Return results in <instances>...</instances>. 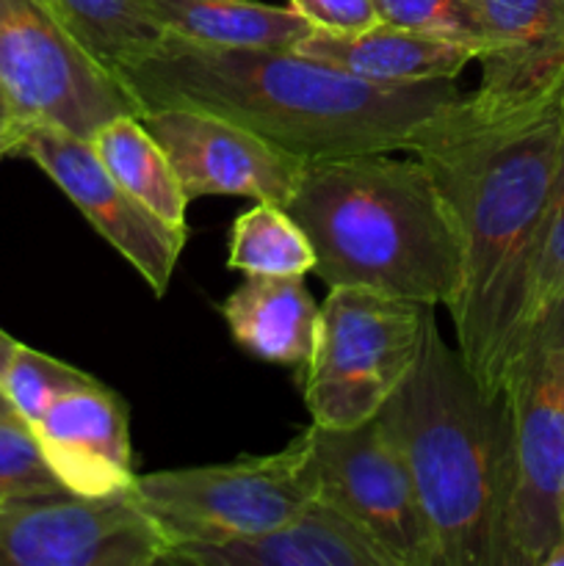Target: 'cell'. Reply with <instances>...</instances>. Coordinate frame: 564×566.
Segmentation results:
<instances>
[{
    "mask_svg": "<svg viewBox=\"0 0 564 566\" xmlns=\"http://www.w3.org/2000/svg\"><path fill=\"white\" fill-rule=\"evenodd\" d=\"M186 566H393L390 556L330 503L313 501L263 534L166 553Z\"/></svg>",
    "mask_w": 564,
    "mask_h": 566,
    "instance_id": "cell-14",
    "label": "cell"
},
{
    "mask_svg": "<svg viewBox=\"0 0 564 566\" xmlns=\"http://www.w3.org/2000/svg\"><path fill=\"white\" fill-rule=\"evenodd\" d=\"M285 210L330 287L359 285L429 307H451L462 243L446 197L418 158L343 155L304 164Z\"/></svg>",
    "mask_w": 564,
    "mask_h": 566,
    "instance_id": "cell-4",
    "label": "cell"
},
{
    "mask_svg": "<svg viewBox=\"0 0 564 566\" xmlns=\"http://www.w3.org/2000/svg\"><path fill=\"white\" fill-rule=\"evenodd\" d=\"M17 144H20V138H14V136H0V158H6V155H14Z\"/></svg>",
    "mask_w": 564,
    "mask_h": 566,
    "instance_id": "cell-30",
    "label": "cell"
},
{
    "mask_svg": "<svg viewBox=\"0 0 564 566\" xmlns=\"http://www.w3.org/2000/svg\"><path fill=\"white\" fill-rule=\"evenodd\" d=\"M92 376L83 374V370L72 368V365L61 363L55 357H48V354L36 352L25 343H17L14 357H11L9 368L0 379V390L6 392L14 412L25 423L36 426L42 415L61 396L77 390V387L92 385Z\"/></svg>",
    "mask_w": 564,
    "mask_h": 566,
    "instance_id": "cell-22",
    "label": "cell"
},
{
    "mask_svg": "<svg viewBox=\"0 0 564 566\" xmlns=\"http://www.w3.org/2000/svg\"><path fill=\"white\" fill-rule=\"evenodd\" d=\"M501 392L514 459L506 566H542L564 539V296L525 326Z\"/></svg>",
    "mask_w": 564,
    "mask_h": 566,
    "instance_id": "cell-5",
    "label": "cell"
},
{
    "mask_svg": "<svg viewBox=\"0 0 564 566\" xmlns=\"http://www.w3.org/2000/svg\"><path fill=\"white\" fill-rule=\"evenodd\" d=\"M144 111L197 108L258 133L304 164L412 149L431 116L457 103V81L385 86L296 50L208 48L166 33L119 72Z\"/></svg>",
    "mask_w": 564,
    "mask_h": 566,
    "instance_id": "cell-2",
    "label": "cell"
},
{
    "mask_svg": "<svg viewBox=\"0 0 564 566\" xmlns=\"http://www.w3.org/2000/svg\"><path fill=\"white\" fill-rule=\"evenodd\" d=\"M66 490L44 459L33 426L17 412L0 415V506Z\"/></svg>",
    "mask_w": 564,
    "mask_h": 566,
    "instance_id": "cell-24",
    "label": "cell"
},
{
    "mask_svg": "<svg viewBox=\"0 0 564 566\" xmlns=\"http://www.w3.org/2000/svg\"><path fill=\"white\" fill-rule=\"evenodd\" d=\"M374 420L412 475L442 566H506L514 484L506 398L481 390L437 329L435 310L418 365Z\"/></svg>",
    "mask_w": 564,
    "mask_h": 566,
    "instance_id": "cell-3",
    "label": "cell"
},
{
    "mask_svg": "<svg viewBox=\"0 0 564 566\" xmlns=\"http://www.w3.org/2000/svg\"><path fill=\"white\" fill-rule=\"evenodd\" d=\"M409 153L446 197L462 243L448 307L457 352L498 396L531 321V287L564 158V86L534 97L464 92L426 122Z\"/></svg>",
    "mask_w": 564,
    "mask_h": 566,
    "instance_id": "cell-1",
    "label": "cell"
},
{
    "mask_svg": "<svg viewBox=\"0 0 564 566\" xmlns=\"http://www.w3.org/2000/svg\"><path fill=\"white\" fill-rule=\"evenodd\" d=\"M376 17L385 25L404 28L420 36L464 44L479 55L490 50L484 25L470 0H374Z\"/></svg>",
    "mask_w": 564,
    "mask_h": 566,
    "instance_id": "cell-23",
    "label": "cell"
},
{
    "mask_svg": "<svg viewBox=\"0 0 564 566\" xmlns=\"http://www.w3.org/2000/svg\"><path fill=\"white\" fill-rule=\"evenodd\" d=\"M307 475L318 501L357 523L393 566H442L435 531L407 464L376 420L307 429Z\"/></svg>",
    "mask_w": 564,
    "mask_h": 566,
    "instance_id": "cell-9",
    "label": "cell"
},
{
    "mask_svg": "<svg viewBox=\"0 0 564 566\" xmlns=\"http://www.w3.org/2000/svg\"><path fill=\"white\" fill-rule=\"evenodd\" d=\"M307 451V431H302L271 457L158 470L133 475L130 486L164 536L166 553L224 545L263 534L313 501Z\"/></svg>",
    "mask_w": 564,
    "mask_h": 566,
    "instance_id": "cell-7",
    "label": "cell"
},
{
    "mask_svg": "<svg viewBox=\"0 0 564 566\" xmlns=\"http://www.w3.org/2000/svg\"><path fill=\"white\" fill-rule=\"evenodd\" d=\"M227 265L247 276H304L315 269V252L285 205L254 202L232 221Z\"/></svg>",
    "mask_w": 564,
    "mask_h": 566,
    "instance_id": "cell-21",
    "label": "cell"
},
{
    "mask_svg": "<svg viewBox=\"0 0 564 566\" xmlns=\"http://www.w3.org/2000/svg\"><path fill=\"white\" fill-rule=\"evenodd\" d=\"M293 50L354 77L385 83V86L457 81L464 66L476 61V53L464 44L420 36L385 22H376L357 33L310 31Z\"/></svg>",
    "mask_w": 564,
    "mask_h": 566,
    "instance_id": "cell-16",
    "label": "cell"
},
{
    "mask_svg": "<svg viewBox=\"0 0 564 566\" xmlns=\"http://www.w3.org/2000/svg\"><path fill=\"white\" fill-rule=\"evenodd\" d=\"M313 31L324 33H357L376 25L374 0H288Z\"/></svg>",
    "mask_w": 564,
    "mask_h": 566,
    "instance_id": "cell-26",
    "label": "cell"
},
{
    "mask_svg": "<svg viewBox=\"0 0 564 566\" xmlns=\"http://www.w3.org/2000/svg\"><path fill=\"white\" fill-rule=\"evenodd\" d=\"M166 33L208 48L293 50L313 28L291 6L258 0H149Z\"/></svg>",
    "mask_w": 564,
    "mask_h": 566,
    "instance_id": "cell-18",
    "label": "cell"
},
{
    "mask_svg": "<svg viewBox=\"0 0 564 566\" xmlns=\"http://www.w3.org/2000/svg\"><path fill=\"white\" fill-rule=\"evenodd\" d=\"M88 144L125 191L169 224L186 227V208L191 199L186 197L164 147L155 142L142 116L125 114L105 122Z\"/></svg>",
    "mask_w": 564,
    "mask_h": 566,
    "instance_id": "cell-19",
    "label": "cell"
},
{
    "mask_svg": "<svg viewBox=\"0 0 564 566\" xmlns=\"http://www.w3.org/2000/svg\"><path fill=\"white\" fill-rule=\"evenodd\" d=\"M66 31L119 75L166 39L149 0H42Z\"/></svg>",
    "mask_w": 564,
    "mask_h": 566,
    "instance_id": "cell-20",
    "label": "cell"
},
{
    "mask_svg": "<svg viewBox=\"0 0 564 566\" xmlns=\"http://www.w3.org/2000/svg\"><path fill=\"white\" fill-rule=\"evenodd\" d=\"M490 50L481 92L534 97L564 86V0H470Z\"/></svg>",
    "mask_w": 564,
    "mask_h": 566,
    "instance_id": "cell-15",
    "label": "cell"
},
{
    "mask_svg": "<svg viewBox=\"0 0 564 566\" xmlns=\"http://www.w3.org/2000/svg\"><path fill=\"white\" fill-rule=\"evenodd\" d=\"M14 155L33 160L70 197L83 219L164 296L186 247V227L169 224L125 191L86 138L48 125L28 127Z\"/></svg>",
    "mask_w": 564,
    "mask_h": 566,
    "instance_id": "cell-11",
    "label": "cell"
},
{
    "mask_svg": "<svg viewBox=\"0 0 564 566\" xmlns=\"http://www.w3.org/2000/svg\"><path fill=\"white\" fill-rule=\"evenodd\" d=\"M562 296H564V158H562V169H558L551 210H547L540 260H536L534 287H531V318H534L542 307H547V304L556 302V298Z\"/></svg>",
    "mask_w": 564,
    "mask_h": 566,
    "instance_id": "cell-25",
    "label": "cell"
},
{
    "mask_svg": "<svg viewBox=\"0 0 564 566\" xmlns=\"http://www.w3.org/2000/svg\"><path fill=\"white\" fill-rule=\"evenodd\" d=\"M542 566H564V539L558 542V545L553 547L551 553H547L545 564H542Z\"/></svg>",
    "mask_w": 564,
    "mask_h": 566,
    "instance_id": "cell-29",
    "label": "cell"
},
{
    "mask_svg": "<svg viewBox=\"0 0 564 566\" xmlns=\"http://www.w3.org/2000/svg\"><path fill=\"white\" fill-rule=\"evenodd\" d=\"M0 136L22 138V130L14 125V116H11V111H9V105H6L3 94H0Z\"/></svg>",
    "mask_w": 564,
    "mask_h": 566,
    "instance_id": "cell-27",
    "label": "cell"
},
{
    "mask_svg": "<svg viewBox=\"0 0 564 566\" xmlns=\"http://www.w3.org/2000/svg\"><path fill=\"white\" fill-rule=\"evenodd\" d=\"M3 412H14V407H11V403H9V398H6V392L0 390V415H3Z\"/></svg>",
    "mask_w": 564,
    "mask_h": 566,
    "instance_id": "cell-31",
    "label": "cell"
},
{
    "mask_svg": "<svg viewBox=\"0 0 564 566\" xmlns=\"http://www.w3.org/2000/svg\"><path fill=\"white\" fill-rule=\"evenodd\" d=\"M166 542L133 486L61 490L0 506V566H153Z\"/></svg>",
    "mask_w": 564,
    "mask_h": 566,
    "instance_id": "cell-10",
    "label": "cell"
},
{
    "mask_svg": "<svg viewBox=\"0 0 564 566\" xmlns=\"http://www.w3.org/2000/svg\"><path fill=\"white\" fill-rule=\"evenodd\" d=\"M142 122L164 147L188 199L247 197L285 205L296 191L304 160L232 119L169 105L144 111Z\"/></svg>",
    "mask_w": 564,
    "mask_h": 566,
    "instance_id": "cell-12",
    "label": "cell"
},
{
    "mask_svg": "<svg viewBox=\"0 0 564 566\" xmlns=\"http://www.w3.org/2000/svg\"><path fill=\"white\" fill-rule=\"evenodd\" d=\"M0 94L22 133L48 125L92 142L105 122L142 116L125 81L42 0H0Z\"/></svg>",
    "mask_w": 564,
    "mask_h": 566,
    "instance_id": "cell-8",
    "label": "cell"
},
{
    "mask_svg": "<svg viewBox=\"0 0 564 566\" xmlns=\"http://www.w3.org/2000/svg\"><path fill=\"white\" fill-rule=\"evenodd\" d=\"M431 310L370 287H330L302 381L313 426L354 429L374 420L418 365Z\"/></svg>",
    "mask_w": 564,
    "mask_h": 566,
    "instance_id": "cell-6",
    "label": "cell"
},
{
    "mask_svg": "<svg viewBox=\"0 0 564 566\" xmlns=\"http://www.w3.org/2000/svg\"><path fill=\"white\" fill-rule=\"evenodd\" d=\"M14 348H17V340L11 335H6L3 329H0V379H3L6 368H9L11 357H14Z\"/></svg>",
    "mask_w": 564,
    "mask_h": 566,
    "instance_id": "cell-28",
    "label": "cell"
},
{
    "mask_svg": "<svg viewBox=\"0 0 564 566\" xmlns=\"http://www.w3.org/2000/svg\"><path fill=\"white\" fill-rule=\"evenodd\" d=\"M33 434L61 484L77 495L122 490L136 475L125 403L97 381L61 396Z\"/></svg>",
    "mask_w": 564,
    "mask_h": 566,
    "instance_id": "cell-13",
    "label": "cell"
},
{
    "mask_svg": "<svg viewBox=\"0 0 564 566\" xmlns=\"http://www.w3.org/2000/svg\"><path fill=\"white\" fill-rule=\"evenodd\" d=\"M321 304L302 276H247L221 304L232 340L252 357L307 365L315 346Z\"/></svg>",
    "mask_w": 564,
    "mask_h": 566,
    "instance_id": "cell-17",
    "label": "cell"
}]
</instances>
